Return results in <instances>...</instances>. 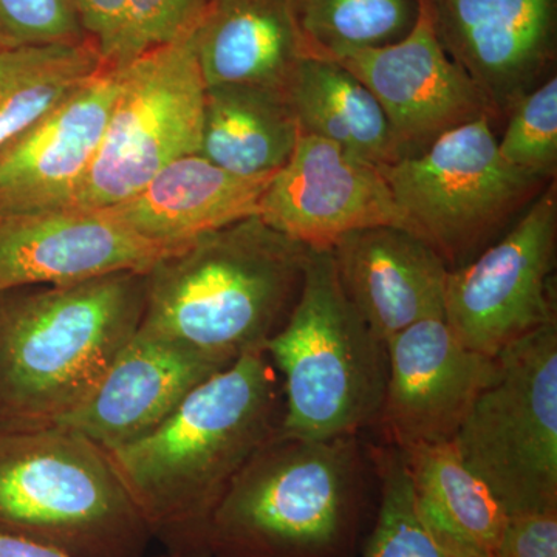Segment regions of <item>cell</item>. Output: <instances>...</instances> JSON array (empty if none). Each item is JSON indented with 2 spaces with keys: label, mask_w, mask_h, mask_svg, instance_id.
I'll return each instance as SVG.
<instances>
[{
  "label": "cell",
  "mask_w": 557,
  "mask_h": 557,
  "mask_svg": "<svg viewBox=\"0 0 557 557\" xmlns=\"http://www.w3.org/2000/svg\"><path fill=\"white\" fill-rule=\"evenodd\" d=\"M493 123L482 116L446 132L416 157L381 166L405 230L434 249L449 271L507 233L553 182L502 159Z\"/></svg>",
  "instance_id": "obj_7"
},
{
  "label": "cell",
  "mask_w": 557,
  "mask_h": 557,
  "mask_svg": "<svg viewBox=\"0 0 557 557\" xmlns=\"http://www.w3.org/2000/svg\"><path fill=\"white\" fill-rule=\"evenodd\" d=\"M497 139L502 159L539 177L555 180L557 171V76L553 73L509 110Z\"/></svg>",
  "instance_id": "obj_28"
},
{
  "label": "cell",
  "mask_w": 557,
  "mask_h": 557,
  "mask_svg": "<svg viewBox=\"0 0 557 557\" xmlns=\"http://www.w3.org/2000/svg\"><path fill=\"white\" fill-rule=\"evenodd\" d=\"M309 248L259 215L212 231L146 271L139 335L234 362L287 321Z\"/></svg>",
  "instance_id": "obj_3"
},
{
  "label": "cell",
  "mask_w": 557,
  "mask_h": 557,
  "mask_svg": "<svg viewBox=\"0 0 557 557\" xmlns=\"http://www.w3.org/2000/svg\"><path fill=\"white\" fill-rule=\"evenodd\" d=\"M300 134L329 139L376 166L397 161L391 127L372 91L338 62L306 58L284 91Z\"/></svg>",
  "instance_id": "obj_23"
},
{
  "label": "cell",
  "mask_w": 557,
  "mask_h": 557,
  "mask_svg": "<svg viewBox=\"0 0 557 557\" xmlns=\"http://www.w3.org/2000/svg\"><path fill=\"white\" fill-rule=\"evenodd\" d=\"M496 557H557V509L508 516Z\"/></svg>",
  "instance_id": "obj_30"
},
{
  "label": "cell",
  "mask_w": 557,
  "mask_h": 557,
  "mask_svg": "<svg viewBox=\"0 0 557 557\" xmlns=\"http://www.w3.org/2000/svg\"><path fill=\"white\" fill-rule=\"evenodd\" d=\"M194 44L207 87L245 84L284 94L300 62L314 57L300 0H208Z\"/></svg>",
  "instance_id": "obj_20"
},
{
  "label": "cell",
  "mask_w": 557,
  "mask_h": 557,
  "mask_svg": "<svg viewBox=\"0 0 557 557\" xmlns=\"http://www.w3.org/2000/svg\"><path fill=\"white\" fill-rule=\"evenodd\" d=\"M230 364L137 330L94 394L58 426L104 450L121 448L148 435L194 388Z\"/></svg>",
  "instance_id": "obj_17"
},
{
  "label": "cell",
  "mask_w": 557,
  "mask_h": 557,
  "mask_svg": "<svg viewBox=\"0 0 557 557\" xmlns=\"http://www.w3.org/2000/svg\"><path fill=\"white\" fill-rule=\"evenodd\" d=\"M399 453L413 509L429 536L454 557H496L507 512L465 463L454 442Z\"/></svg>",
  "instance_id": "obj_21"
},
{
  "label": "cell",
  "mask_w": 557,
  "mask_h": 557,
  "mask_svg": "<svg viewBox=\"0 0 557 557\" xmlns=\"http://www.w3.org/2000/svg\"><path fill=\"white\" fill-rule=\"evenodd\" d=\"M387 384L379 423L399 450L453 442L496 358L458 343L445 319H424L386 344Z\"/></svg>",
  "instance_id": "obj_14"
},
{
  "label": "cell",
  "mask_w": 557,
  "mask_h": 557,
  "mask_svg": "<svg viewBox=\"0 0 557 557\" xmlns=\"http://www.w3.org/2000/svg\"><path fill=\"white\" fill-rule=\"evenodd\" d=\"M101 69L89 40L0 49V146L57 109Z\"/></svg>",
  "instance_id": "obj_24"
},
{
  "label": "cell",
  "mask_w": 557,
  "mask_h": 557,
  "mask_svg": "<svg viewBox=\"0 0 557 557\" xmlns=\"http://www.w3.org/2000/svg\"><path fill=\"white\" fill-rule=\"evenodd\" d=\"M274 174H233L193 153L172 161L129 199L101 209L143 239L180 249L212 231L259 215L260 200Z\"/></svg>",
  "instance_id": "obj_19"
},
{
  "label": "cell",
  "mask_w": 557,
  "mask_h": 557,
  "mask_svg": "<svg viewBox=\"0 0 557 557\" xmlns=\"http://www.w3.org/2000/svg\"><path fill=\"white\" fill-rule=\"evenodd\" d=\"M0 531L69 557H143L152 539L108 453L61 426L0 432Z\"/></svg>",
  "instance_id": "obj_6"
},
{
  "label": "cell",
  "mask_w": 557,
  "mask_h": 557,
  "mask_svg": "<svg viewBox=\"0 0 557 557\" xmlns=\"http://www.w3.org/2000/svg\"><path fill=\"white\" fill-rule=\"evenodd\" d=\"M368 515L358 437L309 440L281 429L212 512L207 557H357Z\"/></svg>",
  "instance_id": "obj_4"
},
{
  "label": "cell",
  "mask_w": 557,
  "mask_h": 557,
  "mask_svg": "<svg viewBox=\"0 0 557 557\" xmlns=\"http://www.w3.org/2000/svg\"><path fill=\"white\" fill-rule=\"evenodd\" d=\"M161 557H186V556H178V555H166V556H161Z\"/></svg>",
  "instance_id": "obj_32"
},
{
  "label": "cell",
  "mask_w": 557,
  "mask_h": 557,
  "mask_svg": "<svg viewBox=\"0 0 557 557\" xmlns=\"http://www.w3.org/2000/svg\"><path fill=\"white\" fill-rule=\"evenodd\" d=\"M454 445L507 516L557 509V324L496 357Z\"/></svg>",
  "instance_id": "obj_8"
},
{
  "label": "cell",
  "mask_w": 557,
  "mask_h": 557,
  "mask_svg": "<svg viewBox=\"0 0 557 557\" xmlns=\"http://www.w3.org/2000/svg\"><path fill=\"white\" fill-rule=\"evenodd\" d=\"M322 57L372 91L391 127L397 161L418 156L471 121H496L485 97L440 44L424 0H417L416 22L397 42Z\"/></svg>",
  "instance_id": "obj_11"
},
{
  "label": "cell",
  "mask_w": 557,
  "mask_h": 557,
  "mask_svg": "<svg viewBox=\"0 0 557 557\" xmlns=\"http://www.w3.org/2000/svg\"><path fill=\"white\" fill-rule=\"evenodd\" d=\"M416 17L417 0H300V24L314 57L397 42Z\"/></svg>",
  "instance_id": "obj_26"
},
{
  "label": "cell",
  "mask_w": 557,
  "mask_h": 557,
  "mask_svg": "<svg viewBox=\"0 0 557 557\" xmlns=\"http://www.w3.org/2000/svg\"><path fill=\"white\" fill-rule=\"evenodd\" d=\"M330 249L347 298L384 344L424 319H445L449 269L409 231H351Z\"/></svg>",
  "instance_id": "obj_18"
},
{
  "label": "cell",
  "mask_w": 557,
  "mask_h": 557,
  "mask_svg": "<svg viewBox=\"0 0 557 557\" xmlns=\"http://www.w3.org/2000/svg\"><path fill=\"white\" fill-rule=\"evenodd\" d=\"M380 486L375 522L361 557H454L418 520L405 458L394 446L381 453Z\"/></svg>",
  "instance_id": "obj_27"
},
{
  "label": "cell",
  "mask_w": 557,
  "mask_h": 557,
  "mask_svg": "<svg viewBox=\"0 0 557 557\" xmlns=\"http://www.w3.org/2000/svg\"><path fill=\"white\" fill-rule=\"evenodd\" d=\"M84 40L76 0H0V49Z\"/></svg>",
  "instance_id": "obj_29"
},
{
  "label": "cell",
  "mask_w": 557,
  "mask_h": 557,
  "mask_svg": "<svg viewBox=\"0 0 557 557\" xmlns=\"http://www.w3.org/2000/svg\"><path fill=\"white\" fill-rule=\"evenodd\" d=\"M145 299L137 271L0 292V432L75 412L134 338Z\"/></svg>",
  "instance_id": "obj_2"
},
{
  "label": "cell",
  "mask_w": 557,
  "mask_h": 557,
  "mask_svg": "<svg viewBox=\"0 0 557 557\" xmlns=\"http://www.w3.org/2000/svg\"><path fill=\"white\" fill-rule=\"evenodd\" d=\"M281 376L265 350L199 384L145 437L106 450L152 537L207 557L209 520L249 458L281 429Z\"/></svg>",
  "instance_id": "obj_1"
},
{
  "label": "cell",
  "mask_w": 557,
  "mask_h": 557,
  "mask_svg": "<svg viewBox=\"0 0 557 557\" xmlns=\"http://www.w3.org/2000/svg\"><path fill=\"white\" fill-rule=\"evenodd\" d=\"M557 247V186L549 182L504 237L449 271L445 322L458 343L485 357L556 322L552 285Z\"/></svg>",
  "instance_id": "obj_10"
},
{
  "label": "cell",
  "mask_w": 557,
  "mask_h": 557,
  "mask_svg": "<svg viewBox=\"0 0 557 557\" xmlns=\"http://www.w3.org/2000/svg\"><path fill=\"white\" fill-rule=\"evenodd\" d=\"M177 249L139 237L106 209L65 207L0 219V292L137 271Z\"/></svg>",
  "instance_id": "obj_16"
},
{
  "label": "cell",
  "mask_w": 557,
  "mask_h": 557,
  "mask_svg": "<svg viewBox=\"0 0 557 557\" xmlns=\"http://www.w3.org/2000/svg\"><path fill=\"white\" fill-rule=\"evenodd\" d=\"M196 25L123 69L100 149L69 207H112L172 161L199 153L207 84L194 44Z\"/></svg>",
  "instance_id": "obj_9"
},
{
  "label": "cell",
  "mask_w": 557,
  "mask_h": 557,
  "mask_svg": "<svg viewBox=\"0 0 557 557\" xmlns=\"http://www.w3.org/2000/svg\"><path fill=\"white\" fill-rule=\"evenodd\" d=\"M208 0H76L81 28L106 69H126L199 22Z\"/></svg>",
  "instance_id": "obj_25"
},
{
  "label": "cell",
  "mask_w": 557,
  "mask_h": 557,
  "mask_svg": "<svg viewBox=\"0 0 557 557\" xmlns=\"http://www.w3.org/2000/svg\"><path fill=\"white\" fill-rule=\"evenodd\" d=\"M299 138L282 91L226 84L207 87L199 156L237 175L274 174Z\"/></svg>",
  "instance_id": "obj_22"
},
{
  "label": "cell",
  "mask_w": 557,
  "mask_h": 557,
  "mask_svg": "<svg viewBox=\"0 0 557 557\" xmlns=\"http://www.w3.org/2000/svg\"><path fill=\"white\" fill-rule=\"evenodd\" d=\"M259 218L313 249L332 248L351 231L405 230L380 166L329 139L300 132L292 157L260 200Z\"/></svg>",
  "instance_id": "obj_12"
},
{
  "label": "cell",
  "mask_w": 557,
  "mask_h": 557,
  "mask_svg": "<svg viewBox=\"0 0 557 557\" xmlns=\"http://www.w3.org/2000/svg\"><path fill=\"white\" fill-rule=\"evenodd\" d=\"M440 44L493 110L507 119L555 73L557 0H424Z\"/></svg>",
  "instance_id": "obj_13"
},
{
  "label": "cell",
  "mask_w": 557,
  "mask_h": 557,
  "mask_svg": "<svg viewBox=\"0 0 557 557\" xmlns=\"http://www.w3.org/2000/svg\"><path fill=\"white\" fill-rule=\"evenodd\" d=\"M0 557H69L38 542L0 531Z\"/></svg>",
  "instance_id": "obj_31"
},
{
  "label": "cell",
  "mask_w": 557,
  "mask_h": 557,
  "mask_svg": "<svg viewBox=\"0 0 557 557\" xmlns=\"http://www.w3.org/2000/svg\"><path fill=\"white\" fill-rule=\"evenodd\" d=\"M265 351L281 376L282 434L358 437L379 423L387 347L347 298L332 249L309 248L298 300Z\"/></svg>",
  "instance_id": "obj_5"
},
{
  "label": "cell",
  "mask_w": 557,
  "mask_h": 557,
  "mask_svg": "<svg viewBox=\"0 0 557 557\" xmlns=\"http://www.w3.org/2000/svg\"><path fill=\"white\" fill-rule=\"evenodd\" d=\"M123 69L94 78L0 146V219L69 207L108 127Z\"/></svg>",
  "instance_id": "obj_15"
}]
</instances>
